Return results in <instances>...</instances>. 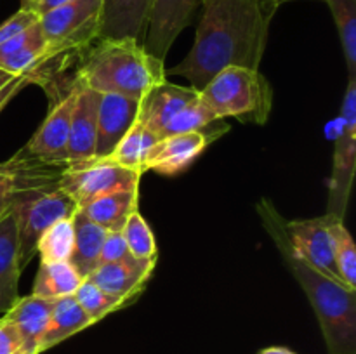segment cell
Masks as SVG:
<instances>
[{
	"label": "cell",
	"mask_w": 356,
	"mask_h": 354,
	"mask_svg": "<svg viewBox=\"0 0 356 354\" xmlns=\"http://www.w3.org/2000/svg\"><path fill=\"white\" fill-rule=\"evenodd\" d=\"M278 9V0H202L193 47L165 75L183 76L202 90L228 66L259 69Z\"/></svg>",
	"instance_id": "obj_1"
},
{
	"label": "cell",
	"mask_w": 356,
	"mask_h": 354,
	"mask_svg": "<svg viewBox=\"0 0 356 354\" xmlns=\"http://www.w3.org/2000/svg\"><path fill=\"white\" fill-rule=\"evenodd\" d=\"M257 214L315 311L327 354H356V288L323 274L292 248L285 235V219L270 200L263 198L257 203Z\"/></svg>",
	"instance_id": "obj_2"
},
{
	"label": "cell",
	"mask_w": 356,
	"mask_h": 354,
	"mask_svg": "<svg viewBox=\"0 0 356 354\" xmlns=\"http://www.w3.org/2000/svg\"><path fill=\"white\" fill-rule=\"evenodd\" d=\"M75 82L99 94H118L141 101L167 80L163 61L134 38H97L83 49Z\"/></svg>",
	"instance_id": "obj_3"
},
{
	"label": "cell",
	"mask_w": 356,
	"mask_h": 354,
	"mask_svg": "<svg viewBox=\"0 0 356 354\" xmlns=\"http://www.w3.org/2000/svg\"><path fill=\"white\" fill-rule=\"evenodd\" d=\"M198 94L219 120L236 118L242 124L264 125L273 108V89L256 68L228 66Z\"/></svg>",
	"instance_id": "obj_4"
},
{
	"label": "cell",
	"mask_w": 356,
	"mask_h": 354,
	"mask_svg": "<svg viewBox=\"0 0 356 354\" xmlns=\"http://www.w3.org/2000/svg\"><path fill=\"white\" fill-rule=\"evenodd\" d=\"M76 210L79 207L75 201L59 186L14 193L10 212L16 217L21 269H24L37 255L40 236L54 222L72 217Z\"/></svg>",
	"instance_id": "obj_5"
},
{
	"label": "cell",
	"mask_w": 356,
	"mask_h": 354,
	"mask_svg": "<svg viewBox=\"0 0 356 354\" xmlns=\"http://www.w3.org/2000/svg\"><path fill=\"white\" fill-rule=\"evenodd\" d=\"M103 0H70L40 16L49 49L59 56L82 52L99 38Z\"/></svg>",
	"instance_id": "obj_6"
},
{
	"label": "cell",
	"mask_w": 356,
	"mask_h": 354,
	"mask_svg": "<svg viewBox=\"0 0 356 354\" xmlns=\"http://www.w3.org/2000/svg\"><path fill=\"white\" fill-rule=\"evenodd\" d=\"M143 174L104 158L68 162L58 186L82 208L96 198L122 189H139Z\"/></svg>",
	"instance_id": "obj_7"
},
{
	"label": "cell",
	"mask_w": 356,
	"mask_h": 354,
	"mask_svg": "<svg viewBox=\"0 0 356 354\" xmlns=\"http://www.w3.org/2000/svg\"><path fill=\"white\" fill-rule=\"evenodd\" d=\"M341 120V130L334 144L327 214L344 221L356 169V78L348 80Z\"/></svg>",
	"instance_id": "obj_8"
},
{
	"label": "cell",
	"mask_w": 356,
	"mask_h": 354,
	"mask_svg": "<svg viewBox=\"0 0 356 354\" xmlns=\"http://www.w3.org/2000/svg\"><path fill=\"white\" fill-rule=\"evenodd\" d=\"M336 221H339V219L330 214L313 219H296V221L285 219L284 228L292 248L306 262L315 266L327 276L343 281L339 271H337L336 260H334L332 224Z\"/></svg>",
	"instance_id": "obj_9"
},
{
	"label": "cell",
	"mask_w": 356,
	"mask_h": 354,
	"mask_svg": "<svg viewBox=\"0 0 356 354\" xmlns=\"http://www.w3.org/2000/svg\"><path fill=\"white\" fill-rule=\"evenodd\" d=\"M211 127L204 128V130L186 132V134L165 135V137H162L149 149L148 156L145 160V165H143V170L145 172L153 170V172L162 174V176L167 177H172L184 172L209 148V144H212L216 139L221 137V134H225L228 130V125L222 128L216 127L214 130Z\"/></svg>",
	"instance_id": "obj_10"
},
{
	"label": "cell",
	"mask_w": 356,
	"mask_h": 354,
	"mask_svg": "<svg viewBox=\"0 0 356 354\" xmlns=\"http://www.w3.org/2000/svg\"><path fill=\"white\" fill-rule=\"evenodd\" d=\"M198 2L200 0H153L143 37L146 52L165 61L174 40L190 24Z\"/></svg>",
	"instance_id": "obj_11"
},
{
	"label": "cell",
	"mask_w": 356,
	"mask_h": 354,
	"mask_svg": "<svg viewBox=\"0 0 356 354\" xmlns=\"http://www.w3.org/2000/svg\"><path fill=\"white\" fill-rule=\"evenodd\" d=\"M76 101V82L66 94L52 101L47 118L30 141L24 144V151L31 156L51 160V162H66V146H68L70 124Z\"/></svg>",
	"instance_id": "obj_12"
},
{
	"label": "cell",
	"mask_w": 356,
	"mask_h": 354,
	"mask_svg": "<svg viewBox=\"0 0 356 354\" xmlns=\"http://www.w3.org/2000/svg\"><path fill=\"white\" fill-rule=\"evenodd\" d=\"M155 266L156 259H138L132 255L120 262L99 264L87 278L106 294L132 304L143 294Z\"/></svg>",
	"instance_id": "obj_13"
},
{
	"label": "cell",
	"mask_w": 356,
	"mask_h": 354,
	"mask_svg": "<svg viewBox=\"0 0 356 354\" xmlns=\"http://www.w3.org/2000/svg\"><path fill=\"white\" fill-rule=\"evenodd\" d=\"M139 115V101L118 94H103L97 108L96 148L92 158H106Z\"/></svg>",
	"instance_id": "obj_14"
},
{
	"label": "cell",
	"mask_w": 356,
	"mask_h": 354,
	"mask_svg": "<svg viewBox=\"0 0 356 354\" xmlns=\"http://www.w3.org/2000/svg\"><path fill=\"white\" fill-rule=\"evenodd\" d=\"M103 94L76 83V101L70 124L66 162L92 158L96 148L97 108Z\"/></svg>",
	"instance_id": "obj_15"
},
{
	"label": "cell",
	"mask_w": 356,
	"mask_h": 354,
	"mask_svg": "<svg viewBox=\"0 0 356 354\" xmlns=\"http://www.w3.org/2000/svg\"><path fill=\"white\" fill-rule=\"evenodd\" d=\"M198 96V90L191 85H176V83L163 82L153 87L141 101H139L138 120L143 121L149 130L160 137L163 127L169 124L170 118L186 106L190 101Z\"/></svg>",
	"instance_id": "obj_16"
},
{
	"label": "cell",
	"mask_w": 356,
	"mask_h": 354,
	"mask_svg": "<svg viewBox=\"0 0 356 354\" xmlns=\"http://www.w3.org/2000/svg\"><path fill=\"white\" fill-rule=\"evenodd\" d=\"M153 0H103L99 38H134L145 37L146 21Z\"/></svg>",
	"instance_id": "obj_17"
},
{
	"label": "cell",
	"mask_w": 356,
	"mask_h": 354,
	"mask_svg": "<svg viewBox=\"0 0 356 354\" xmlns=\"http://www.w3.org/2000/svg\"><path fill=\"white\" fill-rule=\"evenodd\" d=\"M54 302L56 298L30 294L26 297L17 298L16 304L3 314L16 326L26 354H40L38 346L51 319Z\"/></svg>",
	"instance_id": "obj_18"
},
{
	"label": "cell",
	"mask_w": 356,
	"mask_h": 354,
	"mask_svg": "<svg viewBox=\"0 0 356 354\" xmlns=\"http://www.w3.org/2000/svg\"><path fill=\"white\" fill-rule=\"evenodd\" d=\"M23 273L17 252V228L13 212L0 219V316L19 298V276Z\"/></svg>",
	"instance_id": "obj_19"
},
{
	"label": "cell",
	"mask_w": 356,
	"mask_h": 354,
	"mask_svg": "<svg viewBox=\"0 0 356 354\" xmlns=\"http://www.w3.org/2000/svg\"><path fill=\"white\" fill-rule=\"evenodd\" d=\"M90 325H94V321L80 307V304L73 295L56 298L51 319H49L47 328H45L44 335L40 339L38 353L49 351L51 347L58 346L63 340L70 339V337L82 332Z\"/></svg>",
	"instance_id": "obj_20"
},
{
	"label": "cell",
	"mask_w": 356,
	"mask_h": 354,
	"mask_svg": "<svg viewBox=\"0 0 356 354\" xmlns=\"http://www.w3.org/2000/svg\"><path fill=\"white\" fill-rule=\"evenodd\" d=\"M72 219L73 231H75V245H73L70 264L75 267L80 276L87 278L99 266L101 248H103L108 231L90 219H87L80 208L72 215Z\"/></svg>",
	"instance_id": "obj_21"
},
{
	"label": "cell",
	"mask_w": 356,
	"mask_h": 354,
	"mask_svg": "<svg viewBox=\"0 0 356 354\" xmlns=\"http://www.w3.org/2000/svg\"><path fill=\"white\" fill-rule=\"evenodd\" d=\"M138 203L139 189H122L96 198L80 210L106 231H122L129 215L138 210Z\"/></svg>",
	"instance_id": "obj_22"
},
{
	"label": "cell",
	"mask_w": 356,
	"mask_h": 354,
	"mask_svg": "<svg viewBox=\"0 0 356 354\" xmlns=\"http://www.w3.org/2000/svg\"><path fill=\"white\" fill-rule=\"evenodd\" d=\"M159 141V135L153 130H149L143 121H139L138 118H136L131 130L124 135V139L118 142L117 148H115L104 160L125 167V169L136 170V172L139 174H145L143 165H145L146 156H148L149 149H152Z\"/></svg>",
	"instance_id": "obj_23"
},
{
	"label": "cell",
	"mask_w": 356,
	"mask_h": 354,
	"mask_svg": "<svg viewBox=\"0 0 356 354\" xmlns=\"http://www.w3.org/2000/svg\"><path fill=\"white\" fill-rule=\"evenodd\" d=\"M83 278L76 273L70 260H61V262L40 260L31 294L47 298L66 297V295L75 294Z\"/></svg>",
	"instance_id": "obj_24"
},
{
	"label": "cell",
	"mask_w": 356,
	"mask_h": 354,
	"mask_svg": "<svg viewBox=\"0 0 356 354\" xmlns=\"http://www.w3.org/2000/svg\"><path fill=\"white\" fill-rule=\"evenodd\" d=\"M334 16L350 78H356V0H325Z\"/></svg>",
	"instance_id": "obj_25"
},
{
	"label": "cell",
	"mask_w": 356,
	"mask_h": 354,
	"mask_svg": "<svg viewBox=\"0 0 356 354\" xmlns=\"http://www.w3.org/2000/svg\"><path fill=\"white\" fill-rule=\"evenodd\" d=\"M73 245H75L73 219L66 217L54 222L40 236L37 253L40 255V260H45V262H61V260H70L73 253Z\"/></svg>",
	"instance_id": "obj_26"
},
{
	"label": "cell",
	"mask_w": 356,
	"mask_h": 354,
	"mask_svg": "<svg viewBox=\"0 0 356 354\" xmlns=\"http://www.w3.org/2000/svg\"><path fill=\"white\" fill-rule=\"evenodd\" d=\"M218 120L219 118L212 113L211 108L202 101L200 94H198L193 101H190L186 106L181 108V110L170 118L169 124L163 127L162 134H160V139L165 137V135H176V134H186V132L204 130V128L211 127V125Z\"/></svg>",
	"instance_id": "obj_27"
},
{
	"label": "cell",
	"mask_w": 356,
	"mask_h": 354,
	"mask_svg": "<svg viewBox=\"0 0 356 354\" xmlns=\"http://www.w3.org/2000/svg\"><path fill=\"white\" fill-rule=\"evenodd\" d=\"M73 297L76 298L80 307L87 312V316H89L94 323L103 319L104 316L111 314V312L129 305L124 298H118L115 297V295H110L106 294V292L101 290V288L97 287L94 281H90L89 278H83L82 283L79 285L76 292L73 294Z\"/></svg>",
	"instance_id": "obj_28"
},
{
	"label": "cell",
	"mask_w": 356,
	"mask_h": 354,
	"mask_svg": "<svg viewBox=\"0 0 356 354\" xmlns=\"http://www.w3.org/2000/svg\"><path fill=\"white\" fill-rule=\"evenodd\" d=\"M122 235L127 243L129 252L134 257H138V259H156L159 257L152 228L145 221V217L139 214V210L129 215L127 222L122 228Z\"/></svg>",
	"instance_id": "obj_29"
},
{
	"label": "cell",
	"mask_w": 356,
	"mask_h": 354,
	"mask_svg": "<svg viewBox=\"0 0 356 354\" xmlns=\"http://www.w3.org/2000/svg\"><path fill=\"white\" fill-rule=\"evenodd\" d=\"M332 239L337 271L348 287L356 288V246L353 236L343 221H336L332 224Z\"/></svg>",
	"instance_id": "obj_30"
},
{
	"label": "cell",
	"mask_w": 356,
	"mask_h": 354,
	"mask_svg": "<svg viewBox=\"0 0 356 354\" xmlns=\"http://www.w3.org/2000/svg\"><path fill=\"white\" fill-rule=\"evenodd\" d=\"M38 19H40V17H38L33 10L26 9V7H19L17 12H14L9 19L3 21V23L0 24V44L10 40V38H14L16 35L23 33L24 30H28V28L33 26L35 23H38Z\"/></svg>",
	"instance_id": "obj_31"
},
{
	"label": "cell",
	"mask_w": 356,
	"mask_h": 354,
	"mask_svg": "<svg viewBox=\"0 0 356 354\" xmlns=\"http://www.w3.org/2000/svg\"><path fill=\"white\" fill-rule=\"evenodd\" d=\"M129 257H132V253L129 252L122 231H108L103 248H101L99 264L120 262V260L129 259Z\"/></svg>",
	"instance_id": "obj_32"
},
{
	"label": "cell",
	"mask_w": 356,
	"mask_h": 354,
	"mask_svg": "<svg viewBox=\"0 0 356 354\" xmlns=\"http://www.w3.org/2000/svg\"><path fill=\"white\" fill-rule=\"evenodd\" d=\"M0 354H26L16 326L3 314L0 316Z\"/></svg>",
	"instance_id": "obj_33"
},
{
	"label": "cell",
	"mask_w": 356,
	"mask_h": 354,
	"mask_svg": "<svg viewBox=\"0 0 356 354\" xmlns=\"http://www.w3.org/2000/svg\"><path fill=\"white\" fill-rule=\"evenodd\" d=\"M30 83V78L24 75H13L0 69V111L9 104V101L19 92L23 87Z\"/></svg>",
	"instance_id": "obj_34"
},
{
	"label": "cell",
	"mask_w": 356,
	"mask_h": 354,
	"mask_svg": "<svg viewBox=\"0 0 356 354\" xmlns=\"http://www.w3.org/2000/svg\"><path fill=\"white\" fill-rule=\"evenodd\" d=\"M70 0H30V2H21V7H26V9L33 10L38 17L44 16L49 10L56 9V7L65 6Z\"/></svg>",
	"instance_id": "obj_35"
},
{
	"label": "cell",
	"mask_w": 356,
	"mask_h": 354,
	"mask_svg": "<svg viewBox=\"0 0 356 354\" xmlns=\"http://www.w3.org/2000/svg\"><path fill=\"white\" fill-rule=\"evenodd\" d=\"M16 191L19 189H16L14 186H6L0 189V219H2L3 215L10 210V207H13V198Z\"/></svg>",
	"instance_id": "obj_36"
},
{
	"label": "cell",
	"mask_w": 356,
	"mask_h": 354,
	"mask_svg": "<svg viewBox=\"0 0 356 354\" xmlns=\"http://www.w3.org/2000/svg\"><path fill=\"white\" fill-rule=\"evenodd\" d=\"M259 354H296L294 351L287 349V347H266V349L259 351Z\"/></svg>",
	"instance_id": "obj_37"
},
{
	"label": "cell",
	"mask_w": 356,
	"mask_h": 354,
	"mask_svg": "<svg viewBox=\"0 0 356 354\" xmlns=\"http://www.w3.org/2000/svg\"><path fill=\"white\" fill-rule=\"evenodd\" d=\"M278 2H280V6H284V3H287V2H292V0H278Z\"/></svg>",
	"instance_id": "obj_38"
},
{
	"label": "cell",
	"mask_w": 356,
	"mask_h": 354,
	"mask_svg": "<svg viewBox=\"0 0 356 354\" xmlns=\"http://www.w3.org/2000/svg\"><path fill=\"white\" fill-rule=\"evenodd\" d=\"M21 2H30V0H21Z\"/></svg>",
	"instance_id": "obj_39"
}]
</instances>
